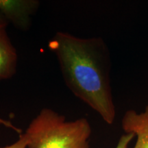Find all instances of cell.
Returning <instances> with one entry per match:
<instances>
[{"label":"cell","mask_w":148,"mask_h":148,"mask_svg":"<svg viewBox=\"0 0 148 148\" xmlns=\"http://www.w3.org/2000/svg\"><path fill=\"white\" fill-rule=\"evenodd\" d=\"M91 131L86 118L66 121L64 116L44 108L23 135L28 148H89Z\"/></svg>","instance_id":"2"},{"label":"cell","mask_w":148,"mask_h":148,"mask_svg":"<svg viewBox=\"0 0 148 148\" xmlns=\"http://www.w3.org/2000/svg\"><path fill=\"white\" fill-rule=\"evenodd\" d=\"M134 136V133H125L120 137L115 148H129V144Z\"/></svg>","instance_id":"6"},{"label":"cell","mask_w":148,"mask_h":148,"mask_svg":"<svg viewBox=\"0 0 148 148\" xmlns=\"http://www.w3.org/2000/svg\"><path fill=\"white\" fill-rule=\"evenodd\" d=\"M0 125H3V126L12 129V130H14V132L18 133V134H21V129L18 128V127H16L15 125H14L12 123V122L3 119L1 117H0Z\"/></svg>","instance_id":"8"},{"label":"cell","mask_w":148,"mask_h":148,"mask_svg":"<svg viewBox=\"0 0 148 148\" xmlns=\"http://www.w3.org/2000/svg\"><path fill=\"white\" fill-rule=\"evenodd\" d=\"M61 73L75 97L97 112L108 124L116 117L110 84L108 46L100 37L83 38L58 32L49 42Z\"/></svg>","instance_id":"1"},{"label":"cell","mask_w":148,"mask_h":148,"mask_svg":"<svg viewBox=\"0 0 148 148\" xmlns=\"http://www.w3.org/2000/svg\"><path fill=\"white\" fill-rule=\"evenodd\" d=\"M27 147V143L26 138L24 136L23 134H20L19 138L15 143L11 144L10 145H7L5 147L1 148H26Z\"/></svg>","instance_id":"7"},{"label":"cell","mask_w":148,"mask_h":148,"mask_svg":"<svg viewBox=\"0 0 148 148\" xmlns=\"http://www.w3.org/2000/svg\"><path fill=\"white\" fill-rule=\"evenodd\" d=\"M39 5L37 0H0V13L16 29L27 31Z\"/></svg>","instance_id":"3"},{"label":"cell","mask_w":148,"mask_h":148,"mask_svg":"<svg viewBox=\"0 0 148 148\" xmlns=\"http://www.w3.org/2000/svg\"><path fill=\"white\" fill-rule=\"evenodd\" d=\"M121 125L125 133H134L136 136L133 148H148V105L142 112L127 110L122 118Z\"/></svg>","instance_id":"4"},{"label":"cell","mask_w":148,"mask_h":148,"mask_svg":"<svg viewBox=\"0 0 148 148\" xmlns=\"http://www.w3.org/2000/svg\"><path fill=\"white\" fill-rule=\"evenodd\" d=\"M17 53L11 42L6 29L0 30V81L10 79L15 75Z\"/></svg>","instance_id":"5"},{"label":"cell","mask_w":148,"mask_h":148,"mask_svg":"<svg viewBox=\"0 0 148 148\" xmlns=\"http://www.w3.org/2000/svg\"><path fill=\"white\" fill-rule=\"evenodd\" d=\"M8 25V22L4 18L2 14L0 13V30L3 29H6L7 25Z\"/></svg>","instance_id":"9"}]
</instances>
